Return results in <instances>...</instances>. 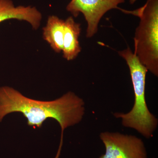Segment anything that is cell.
<instances>
[{"mask_svg":"<svg viewBox=\"0 0 158 158\" xmlns=\"http://www.w3.org/2000/svg\"><path fill=\"white\" fill-rule=\"evenodd\" d=\"M137 1V0H130V4H131V5H132V4H134V3L136 1Z\"/></svg>","mask_w":158,"mask_h":158,"instance_id":"obj_9","label":"cell"},{"mask_svg":"<svg viewBox=\"0 0 158 158\" xmlns=\"http://www.w3.org/2000/svg\"><path fill=\"white\" fill-rule=\"evenodd\" d=\"M81 32V24L75 22L70 16L65 21L63 37V56L68 61L77 56L81 50L79 37Z\"/></svg>","mask_w":158,"mask_h":158,"instance_id":"obj_7","label":"cell"},{"mask_svg":"<svg viewBox=\"0 0 158 158\" xmlns=\"http://www.w3.org/2000/svg\"><path fill=\"white\" fill-rule=\"evenodd\" d=\"M125 0H71L66 7L74 17L84 15L88 23L86 37L91 38L97 33L100 21L107 11L118 9V5Z\"/></svg>","mask_w":158,"mask_h":158,"instance_id":"obj_5","label":"cell"},{"mask_svg":"<svg viewBox=\"0 0 158 158\" xmlns=\"http://www.w3.org/2000/svg\"><path fill=\"white\" fill-rule=\"evenodd\" d=\"M13 19L26 21L37 30L40 26L42 15L35 7H16L11 0H0V23Z\"/></svg>","mask_w":158,"mask_h":158,"instance_id":"obj_6","label":"cell"},{"mask_svg":"<svg viewBox=\"0 0 158 158\" xmlns=\"http://www.w3.org/2000/svg\"><path fill=\"white\" fill-rule=\"evenodd\" d=\"M65 21L57 16L49 17L46 26L44 28V39L56 52L60 53L63 48Z\"/></svg>","mask_w":158,"mask_h":158,"instance_id":"obj_8","label":"cell"},{"mask_svg":"<svg viewBox=\"0 0 158 158\" xmlns=\"http://www.w3.org/2000/svg\"><path fill=\"white\" fill-rule=\"evenodd\" d=\"M118 54L126 61L129 68L135 100L134 106L129 113H115L114 116L121 118L124 127L136 130L144 138H151L157 127L158 120L150 112L145 99V80L148 70L129 47L118 52Z\"/></svg>","mask_w":158,"mask_h":158,"instance_id":"obj_2","label":"cell"},{"mask_svg":"<svg viewBox=\"0 0 158 158\" xmlns=\"http://www.w3.org/2000/svg\"><path fill=\"white\" fill-rule=\"evenodd\" d=\"M100 138L106 147V153L100 158H147L143 141L135 136L106 131L101 133Z\"/></svg>","mask_w":158,"mask_h":158,"instance_id":"obj_4","label":"cell"},{"mask_svg":"<svg viewBox=\"0 0 158 158\" xmlns=\"http://www.w3.org/2000/svg\"><path fill=\"white\" fill-rule=\"evenodd\" d=\"M19 113L27 118L28 125L40 128L47 119L58 122L62 130L60 147L63 131L66 128L81 122L85 113V103L73 92H67L52 101L35 100L24 96L10 87L0 88V122L9 113Z\"/></svg>","mask_w":158,"mask_h":158,"instance_id":"obj_1","label":"cell"},{"mask_svg":"<svg viewBox=\"0 0 158 158\" xmlns=\"http://www.w3.org/2000/svg\"><path fill=\"white\" fill-rule=\"evenodd\" d=\"M121 11L140 18L134 38V53L148 70L158 77V0H147L139 9Z\"/></svg>","mask_w":158,"mask_h":158,"instance_id":"obj_3","label":"cell"}]
</instances>
